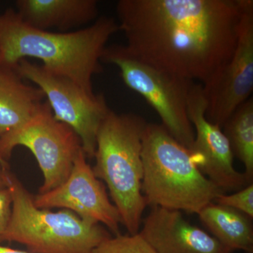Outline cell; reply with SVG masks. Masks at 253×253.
<instances>
[{"label": "cell", "instance_id": "6da1fadb", "mask_svg": "<svg viewBox=\"0 0 253 253\" xmlns=\"http://www.w3.org/2000/svg\"><path fill=\"white\" fill-rule=\"evenodd\" d=\"M246 0H120L126 52L205 84L231 59Z\"/></svg>", "mask_w": 253, "mask_h": 253}, {"label": "cell", "instance_id": "7a4b0ae2", "mask_svg": "<svg viewBox=\"0 0 253 253\" xmlns=\"http://www.w3.org/2000/svg\"><path fill=\"white\" fill-rule=\"evenodd\" d=\"M118 31V21L105 16L76 31H41L23 23L15 9H8L0 14L1 66L14 68L21 60L39 59L46 71L94 94L93 76L102 72L101 56L110 38Z\"/></svg>", "mask_w": 253, "mask_h": 253}, {"label": "cell", "instance_id": "3957f363", "mask_svg": "<svg viewBox=\"0 0 253 253\" xmlns=\"http://www.w3.org/2000/svg\"><path fill=\"white\" fill-rule=\"evenodd\" d=\"M146 123L133 113L109 111L96 135L93 172L109 189L129 234L140 230L147 206L142 192V138Z\"/></svg>", "mask_w": 253, "mask_h": 253}, {"label": "cell", "instance_id": "277c9868", "mask_svg": "<svg viewBox=\"0 0 253 253\" xmlns=\"http://www.w3.org/2000/svg\"><path fill=\"white\" fill-rule=\"evenodd\" d=\"M142 192L147 206L199 214L220 194L189 150L162 125L147 123L142 138Z\"/></svg>", "mask_w": 253, "mask_h": 253}, {"label": "cell", "instance_id": "5b68a950", "mask_svg": "<svg viewBox=\"0 0 253 253\" xmlns=\"http://www.w3.org/2000/svg\"><path fill=\"white\" fill-rule=\"evenodd\" d=\"M6 188L11 192V217L0 242L24 245L32 253H93L109 231L88 222L68 210L52 212L37 208L33 197L9 170Z\"/></svg>", "mask_w": 253, "mask_h": 253}, {"label": "cell", "instance_id": "8992f818", "mask_svg": "<svg viewBox=\"0 0 253 253\" xmlns=\"http://www.w3.org/2000/svg\"><path fill=\"white\" fill-rule=\"evenodd\" d=\"M101 61L118 67L126 86L152 106L166 130L186 149L191 147L195 134L188 116L187 104L196 82L141 62L120 44L106 46Z\"/></svg>", "mask_w": 253, "mask_h": 253}, {"label": "cell", "instance_id": "52a82bcc", "mask_svg": "<svg viewBox=\"0 0 253 253\" xmlns=\"http://www.w3.org/2000/svg\"><path fill=\"white\" fill-rule=\"evenodd\" d=\"M18 146L31 151L42 172L44 181L39 194L55 189L67 179L83 149L79 136L54 118L47 102L26 124L0 137V158L7 162Z\"/></svg>", "mask_w": 253, "mask_h": 253}, {"label": "cell", "instance_id": "ba28073f", "mask_svg": "<svg viewBox=\"0 0 253 253\" xmlns=\"http://www.w3.org/2000/svg\"><path fill=\"white\" fill-rule=\"evenodd\" d=\"M14 68L42 91L54 118L77 134L86 158H94L98 131L111 111L104 95L88 94L74 82L28 59L21 60Z\"/></svg>", "mask_w": 253, "mask_h": 253}, {"label": "cell", "instance_id": "9c48e42d", "mask_svg": "<svg viewBox=\"0 0 253 253\" xmlns=\"http://www.w3.org/2000/svg\"><path fill=\"white\" fill-rule=\"evenodd\" d=\"M206 117L223 126L238 107L252 97L253 91V1L246 0L234 54L205 84Z\"/></svg>", "mask_w": 253, "mask_h": 253}, {"label": "cell", "instance_id": "30bf717a", "mask_svg": "<svg viewBox=\"0 0 253 253\" xmlns=\"http://www.w3.org/2000/svg\"><path fill=\"white\" fill-rule=\"evenodd\" d=\"M206 100L203 85L195 83L188 99V116L194 131L189 148L193 162L221 191H237L252 184L244 172L236 170L234 154L222 129L206 117Z\"/></svg>", "mask_w": 253, "mask_h": 253}, {"label": "cell", "instance_id": "8fae6325", "mask_svg": "<svg viewBox=\"0 0 253 253\" xmlns=\"http://www.w3.org/2000/svg\"><path fill=\"white\" fill-rule=\"evenodd\" d=\"M86 158L82 149L67 179L55 189L33 197L34 204L41 209L68 210L83 220L104 224L118 235L122 224L121 216L110 201L104 183L95 176Z\"/></svg>", "mask_w": 253, "mask_h": 253}, {"label": "cell", "instance_id": "7c38bea8", "mask_svg": "<svg viewBox=\"0 0 253 253\" xmlns=\"http://www.w3.org/2000/svg\"><path fill=\"white\" fill-rule=\"evenodd\" d=\"M139 234L156 253H233L208 232L192 225L181 211L152 207Z\"/></svg>", "mask_w": 253, "mask_h": 253}, {"label": "cell", "instance_id": "4fadbf2b", "mask_svg": "<svg viewBox=\"0 0 253 253\" xmlns=\"http://www.w3.org/2000/svg\"><path fill=\"white\" fill-rule=\"evenodd\" d=\"M16 12L30 27L61 33L87 24L97 19L96 0H17Z\"/></svg>", "mask_w": 253, "mask_h": 253}, {"label": "cell", "instance_id": "5bb4252c", "mask_svg": "<svg viewBox=\"0 0 253 253\" xmlns=\"http://www.w3.org/2000/svg\"><path fill=\"white\" fill-rule=\"evenodd\" d=\"M44 98L41 89L26 84L14 68L0 66V137L28 122Z\"/></svg>", "mask_w": 253, "mask_h": 253}, {"label": "cell", "instance_id": "9a60e30c", "mask_svg": "<svg viewBox=\"0 0 253 253\" xmlns=\"http://www.w3.org/2000/svg\"><path fill=\"white\" fill-rule=\"evenodd\" d=\"M213 237L233 252L253 253V218L232 208L214 202L198 214Z\"/></svg>", "mask_w": 253, "mask_h": 253}, {"label": "cell", "instance_id": "2e32d148", "mask_svg": "<svg viewBox=\"0 0 253 253\" xmlns=\"http://www.w3.org/2000/svg\"><path fill=\"white\" fill-rule=\"evenodd\" d=\"M231 151L244 164L245 174L253 180V99L250 98L233 112L221 126Z\"/></svg>", "mask_w": 253, "mask_h": 253}, {"label": "cell", "instance_id": "e0dca14e", "mask_svg": "<svg viewBox=\"0 0 253 253\" xmlns=\"http://www.w3.org/2000/svg\"><path fill=\"white\" fill-rule=\"evenodd\" d=\"M93 253H156L144 238L136 234H118L104 240Z\"/></svg>", "mask_w": 253, "mask_h": 253}, {"label": "cell", "instance_id": "ac0fdd59", "mask_svg": "<svg viewBox=\"0 0 253 253\" xmlns=\"http://www.w3.org/2000/svg\"><path fill=\"white\" fill-rule=\"evenodd\" d=\"M213 202L232 208L253 218V184L252 183L231 195L220 194Z\"/></svg>", "mask_w": 253, "mask_h": 253}, {"label": "cell", "instance_id": "d6986e66", "mask_svg": "<svg viewBox=\"0 0 253 253\" xmlns=\"http://www.w3.org/2000/svg\"><path fill=\"white\" fill-rule=\"evenodd\" d=\"M11 192L8 188L0 189V235L4 232L11 217Z\"/></svg>", "mask_w": 253, "mask_h": 253}, {"label": "cell", "instance_id": "ffe728a7", "mask_svg": "<svg viewBox=\"0 0 253 253\" xmlns=\"http://www.w3.org/2000/svg\"><path fill=\"white\" fill-rule=\"evenodd\" d=\"M9 170V166L6 161L0 158V189L6 188V174Z\"/></svg>", "mask_w": 253, "mask_h": 253}, {"label": "cell", "instance_id": "44dd1931", "mask_svg": "<svg viewBox=\"0 0 253 253\" xmlns=\"http://www.w3.org/2000/svg\"><path fill=\"white\" fill-rule=\"evenodd\" d=\"M0 253H32L29 251H21V250H16L10 249V248L5 247V246L0 245Z\"/></svg>", "mask_w": 253, "mask_h": 253}, {"label": "cell", "instance_id": "7402d4cb", "mask_svg": "<svg viewBox=\"0 0 253 253\" xmlns=\"http://www.w3.org/2000/svg\"><path fill=\"white\" fill-rule=\"evenodd\" d=\"M0 66H1V59H0Z\"/></svg>", "mask_w": 253, "mask_h": 253}]
</instances>
